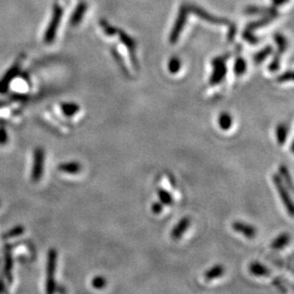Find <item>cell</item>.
<instances>
[{
  "label": "cell",
  "mask_w": 294,
  "mask_h": 294,
  "mask_svg": "<svg viewBox=\"0 0 294 294\" xmlns=\"http://www.w3.org/2000/svg\"><path fill=\"white\" fill-rule=\"evenodd\" d=\"M272 182L276 189V191L279 195L280 199L287 209L288 214L293 218L294 214V200L291 196V191L288 189V187L285 185L283 180L281 179L278 174H274L272 176Z\"/></svg>",
  "instance_id": "cell-1"
},
{
  "label": "cell",
  "mask_w": 294,
  "mask_h": 294,
  "mask_svg": "<svg viewBox=\"0 0 294 294\" xmlns=\"http://www.w3.org/2000/svg\"><path fill=\"white\" fill-rule=\"evenodd\" d=\"M62 15H63L62 7L59 4H56L54 6L51 21H50L47 29H46V32H45V43L51 44L55 40V38L57 36V31H58L61 19H62Z\"/></svg>",
  "instance_id": "cell-2"
},
{
  "label": "cell",
  "mask_w": 294,
  "mask_h": 294,
  "mask_svg": "<svg viewBox=\"0 0 294 294\" xmlns=\"http://www.w3.org/2000/svg\"><path fill=\"white\" fill-rule=\"evenodd\" d=\"M58 252L55 249L49 250L47 259V280H46V291L48 294H53L56 290L55 274L57 268Z\"/></svg>",
  "instance_id": "cell-3"
},
{
  "label": "cell",
  "mask_w": 294,
  "mask_h": 294,
  "mask_svg": "<svg viewBox=\"0 0 294 294\" xmlns=\"http://www.w3.org/2000/svg\"><path fill=\"white\" fill-rule=\"evenodd\" d=\"M45 151L42 147H36L33 152V163L31 169V181L38 182L44 172Z\"/></svg>",
  "instance_id": "cell-4"
},
{
  "label": "cell",
  "mask_w": 294,
  "mask_h": 294,
  "mask_svg": "<svg viewBox=\"0 0 294 294\" xmlns=\"http://www.w3.org/2000/svg\"><path fill=\"white\" fill-rule=\"evenodd\" d=\"M231 227L236 234L244 236L247 239H254L258 234V230L256 227L245 221H235L232 223Z\"/></svg>",
  "instance_id": "cell-5"
},
{
  "label": "cell",
  "mask_w": 294,
  "mask_h": 294,
  "mask_svg": "<svg viewBox=\"0 0 294 294\" xmlns=\"http://www.w3.org/2000/svg\"><path fill=\"white\" fill-rule=\"evenodd\" d=\"M191 219L190 216H183L178 220L176 224L174 226V228L171 230L170 236L173 240L177 241L183 238V236L186 235V233L191 228Z\"/></svg>",
  "instance_id": "cell-6"
},
{
  "label": "cell",
  "mask_w": 294,
  "mask_h": 294,
  "mask_svg": "<svg viewBox=\"0 0 294 294\" xmlns=\"http://www.w3.org/2000/svg\"><path fill=\"white\" fill-rule=\"evenodd\" d=\"M290 132H291V126L289 122H280L276 125L274 134L278 146H284L287 143Z\"/></svg>",
  "instance_id": "cell-7"
},
{
  "label": "cell",
  "mask_w": 294,
  "mask_h": 294,
  "mask_svg": "<svg viewBox=\"0 0 294 294\" xmlns=\"http://www.w3.org/2000/svg\"><path fill=\"white\" fill-rule=\"evenodd\" d=\"M19 71H20V64L16 63L1 78V80H0V93H4L8 90L11 82L13 81V79H15V76L18 74Z\"/></svg>",
  "instance_id": "cell-8"
},
{
  "label": "cell",
  "mask_w": 294,
  "mask_h": 294,
  "mask_svg": "<svg viewBox=\"0 0 294 294\" xmlns=\"http://www.w3.org/2000/svg\"><path fill=\"white\" fill-rule=\"evenodd\" d=\"M249 272L254 277H269L271 275V270L259 261H252L249 265Z\"/></svg>",
  "instance_id": "cell-9"
},
{
  "label": "cell",
  "mask_w": 294,
  "mask_h": 294,
  "mask_svg": "<svg viewBox=\"0 0 294 294\" xmlns=\"http://www.w3.org/2000/svg\"><path fill=\"white\" fill-rule=\"evenodd\" d=\"M292 235L289 233H282L273 238L270 243V249L277 251L284 250L292 243Z\"/></svg>",
  "instance_id": "cell-10"
},
{
  "label": "cell",
  "mask_w": 294,
  "mask_h": 294,
  "mask_svg": "<svg viewBox=\"0 0 294 294\" xmlns=\"http://www.w3.org/2000/svg\"><path fill=\"white\" fill-rule=\"evenodd\" d=\"M226 272V268L222 264H215L208 267L204 272V278L206 281H213L219 279L224 276Z\"/></svg>",
  "instance_id": "cell-11"
},
{
  "label": "cell",
  "mask_w": 294,
  "mask_h": 294,
  "mask_svg": "<svg viewBox=\"0 0 294 294\" xmlns=\"http://www.w3.org/2000/svg\"><path fill=\"white\" fill-rule=\"evenodd\" d=\"M217 124H218V127H219L221 131L229 132L233 129L234 124H235V120H234L233 116L230 113L224 112V113H221L220 115L218 116Z\"/></svg>",
  "instance_id": "cell-12"
},
{
  "label": "cell",
  "mask_w": 294,
  "mask_h": 294,
  "mask_svg": "<svg viewBox=\"0 0 294 294\" xmlns=\"http://www.w3.org/2000/svg\"><path fill=\"white\" fill-rule=\"evenodd\" d=\"M278 175H279L281 179L285 183V185L288 187V189L291 191V192L294 191V181H293V176L290 172V169L287 165L281 164L278 168Z\"/></svg>",
  "instance_id": "cell-13"
},
{
  "label": "cell",
  "mask_w": 294,
  "mask_h": 294,
  "mask_svg": "<svg viewBox=\"0 0 294 294\" xmlns=\"http://www.w3.org/2000/svg\"><path fill=\"white\" fill-rule=\"evenodd\" d=\"M82 169V166L79 162L70 161L66 163H62L59 166V170L60 172L68 175H77L80 173Z\"/></svg>",
  "instance_id": "cell-14"
},
{
  "label": "cell",
  "mask_w": 294,
  "mask_h": 294,
  "mask_svg": "<svg viewBox=\"0 0 294 294\" xmlns=\"http://www.w3.org/2000/svg\"><path fill=\"white\" fill-rule=\"evenodd\" d=\"M156 194H157L158 201L162 203L164 206H173L175 204V197H174V195L172 194L171 191L160 187L156 190Z\"/></svg>",
  "instance_id": "cell-15"
},
{
  "label": "cell",
  "mask_w": 294,
  "mask_h": 294,
  "mask_svg": "<svg viewBox=\"0 0 294 294\" xmlns=\"http://www.w3.org/2000/svg\"><path fill=\"white\" fill-rule=\"evenodd\" d=\"M13 267H14V260L13 256L11 254V251L7 250L5 253V267H4V272L7 277V280L9 283H12L13 281Z\"/></svg>",
  "instance_id": "cell-16"
},
{
  "label": "cell",
  "mask_w": 294,
  "mask_h": 294,
  "mask_svg": "<svg viewBox=\"0 0 294 294\" xmlns=\"http://www.w3.org/2000/svg\"><path fill=\"white\" fill-rule=\"evenodd\" d=\"M86 8L87 7H86L85 3H81V4L78 5V7L75 9L74 14H73L72 17H71V23H72V25H76V24H78L81 21L83 15H84L85 12H86Z\"/></svg>",
  "instance_id": "cell-17"
},
{
  "label": "cell",
  "mask_w": 294,
  "mask_h": 294,
  "mask_svg": "<svg viewBox=\"0 0 294 294\" xmlns=\"http://www.w3.org/2000/svg\"><path fill=\"white\" fill-rule=\"evenodd\" d=\"M62 112L67 117H73L80 111L79 105L76 103H63L61 105Z\"/></svg>",
  "instance_id": "cell-18"
},
{
  "label": "cell",
  "mask_w": 294,
  "mask_h": 294,
  "mask_svg": "<svg viewBox=\"0 0 294 294\" xmlns=\"http://www.w3.org/2000/svg\"><path fill=\"white\" fill-rule=\"evenodd\" d=\"M108 284V280L103 275H96L91 280V286L95 290H103Z\"/></svg>",
  "instance_id": "cell-19"
},
{
  "label": "cell",
  "mask_w": 294,
  "mask_h": 294,
  "mask_svg": "<svg viewBox=\"0 0 294 294\" xmlns=\"http://www.w3.org/2000/svg\"><path fill=\"white\" fill-rule=\"evenodd\" d=\"M24 231H25V229L22 226H17V227L14 228V229L10 230L8 233H6L3 235V238L4 239H10V238H13V237L21 235L24 233Z\"/></svg>",
  "instance_id": "cell-20"
},
{
  "label": "cell",
  "mask_w": 294,
  "mask_h": 294,
  "mask_svg": "<svg viewBox=\"0 0 294 294\" xmlns=\"http://www.w3.org/2000/svg\"><path fill=\"white\" fill-rule=\"evenodd\" d=\"M164 205L160 203L159 201H154L150 205V210L154 215H160L162 212L164 211Z\"/></svg>",
  "instance_id": "cell-21"
},
{
  "label": "cell",
  "mask_w": 294,
  "mask_h": 294,
  "mask_svg": "<svg viewBox=\"0 0 294 294\" xmlns=\"http://www.w3.org/2000/svg\"><path fill=\"white\" fill-rule=\"evenodd\" d=\"M8 141V134L5 128L0 127V145H5Z\"/></svg>",
  "instance_id": "cell-22"
}]
</instances>
